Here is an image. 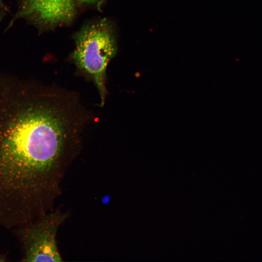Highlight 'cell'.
<instances>
[{"label": "cell", "mask_w": 262, "mask_h": 262, "mask_svg": "<svg viewBox=\"0 0 262 262\" xmlns=\"http://www.w3.org/2000/svg\"><path fill=\"white\" fill-rule=\"evenodd\" d=\"M116 52L113 30L105 19L85 26L76 35L75 47L71 58L77 69L94 82L102 106L107 93V67Z\"/></svg>", "instance_id": "cell-2"}, {"label": "cell", "mask_w": 262, "mask_h": 262, "mask_svg": "<svg viewBox=\"0 0 262 262\" xmlns=\"http://www.w3.org/2000/svg\"><path fill=\"white\" fill-rule=\"evenodd\" d=\"M76 12L73 0H21L15 19L24 18L40 27L70 21Z\"/></svg>", "instance_id": "cell-4"}, {"label": "cell", "mask_w": 262, "mask_h": 262, "mask_svg": "<svg viewBox=\"0 0 262 262\" xmlns=\"http://www.w3.org/2000/svg\"><path fill=\"white\" fill-rule=\"evenodd\" d=\"M2 16H3V14L2 13H0V22L1 20V19H2Z\"/></svg>", "instance_id": "cell-8"}, {"label": "cell", "mask_w": 262, "mask_h": 262, "mask_svg": "<svg viewBox=\"0 0 262 262\" xmlns=\"http://www.w3.org/2000/svg\"><path fill=\"white\" fill-rule=\"evenodd\" d=\"M76 0L82 2H84V3H91V4L97 3V2H99L100 1V0Z\"/></svg>", "instance_id": "cell-5"}, {"label": "cell", "mask_w": 262, "mask_h": 262, "mask_svg": "<svg viewBox=\"0 0 262 262\" xmlns=\"http://www.w3.org/2000/svg\"><path fill=\"white\" fill-rule=\"evenodd\" d=\"M75 99L26 83L0 88V226H19L51 209L86 118Z\"/></svg>", "instance_id": "cell-1"}, {"label": "cell", "mask_w": 262, "mask_h": 262, "mask_svg": "<svg viewBox=\"0 0 262 262\" xmlns=\"http://www.w3.org/2000/svg\"><path fill=\"white\" fill-rule=\"evenodd\" d=\"M5 258L2 256H0V262H3L5 261Z\"/></svg>", "instance_id": "cell-6"}, {"label": "cell", "mask_w": 262, "mask_h": 262, "mask_svg": "<svg viewBox=\"0 0 262 262\" xmlns=\"http://www.w3.org/2000/svg\"><path fill=\"white\" fill-rule=\"evenodd\" d=\"M0 7H4V5L2 3V1H1V0H0Z\"/></svg>", "instance_id": "cell-7"}, {"label": "cell", "mask_w": 262, "mask_h": 262, "mask_svg": "<svg viewBox=\"0 0 262 262\" xmlns=\"http://www.w3.org/2000/svg\"><path fill=\"white\" fill-rule=\"evenodd\" d=\"M66 215L59 211L49 212L15 229L20 245L21 261H62L56 243V234Z\"/></svg>", "instance_id": "cell-3"}]
</instances>
